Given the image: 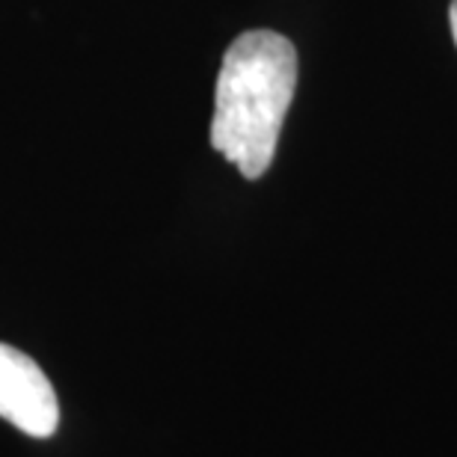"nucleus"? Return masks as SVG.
<instances>
[{
  "label": "nucleus",
  "mask_w": 457,
  "mask_h": 457,
  "mask_svg": "<svg viewBox=\"0 0 457 457\" xmlns=\"http://www.w3.org/2000/svg\"><path fill=\"white\" fill-rule=\"evenodd\" d=\"M297 89V51L277 30H246L228 45L214 87L212 145L244 179H262L277 154Z\"/></svg>",
  "instance_id": "1"
},
{
  "label": "nucleus",
  "mask_w": 457,
  "mask_h": 457,
  "mask_svg": "<svg viewBox=\"0 0 457 457\" xmlns=\"http://www.w3.org/2000/svg\"><path fill=\"white\" fill-rule=\"evenodd\" d=\"M0 419L36 440H48L60 425L51 380L30 356L9 345H0Z\"/></svg>",
  "instance_id": "2"
},
{
  "label": "nucleus",
  "mask_w": 457,
  "mask_h": 457,
  "mask_svg": "<svg viewBox=\"0 0 457 457\" xmlns=\"http://www.w3.org/2000/svg\"><path fill=\"white\" fill-rule=\"evenodd\" d=\"M449 24H452V36L457 45V0H452V6H449Z\"/></svg>",
  "instance_id": "3"
}]
</instances>
